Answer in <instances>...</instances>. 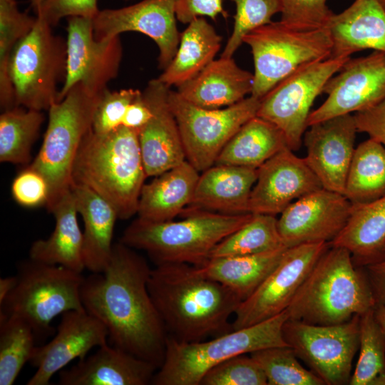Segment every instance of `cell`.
I'll use <instances>...</instances> for the list:
<instances>
[{
	"label": "cell",
	"mask_w": 385,
	"mask_h": 385,
	"mask_svg": "<svg viewBox=\"0 0 385 385\" xmlns=\"http://www.w3.org/2000/svg\"><path fill=\"white\" fill-rule=\"evenodd\" d=\"M150 271L144 257L119 241L105 270L84 277L81 297L85 310L106 327L111 345L158 369L168 333L148 290Z\"/></svg>",
	"instance_id": "1"
},
{
	"label": "cell",
	"mask_w": 385,
	"mask_h": 385,
	"mask_svg": "<svg viewBox=\"0 0 385 385\" xmlns=\"http://www.w3.org/2000/svg\"><path fill=\"white\" fill-rule=\"evenodd\" d=\"M148 290L170 337L196 342L232 330L230 318L242 302L230 289L186 263L155 265Z\"/></svg>",
	"instance_id": "2"
},
{
	"label": "cell",
	"mask_w": 385,
	"mask_h": 385,
	"mask_svg": "<svg viewBox=\"0 0 385 385\" xmlns=\"http://www.w3.org/2000/svg\"><path fill=\"white\" fill-rule=\"evenodd\" d=\"M146 178L138 130L124 125L103 134L91 129L78 148L71 172L72 185L93 190L114 207L120 220L137 214Z\"/></svg>",
	"instance_id": "3"
},
{
	"label": "cell",
	"mask_w": 385,
	"mask_h": 385,
	"mask_svg": "<svg viewBox=\"0 0 385 385\" xmlns=\"http://www.w3.org/2000/svg\"><path fill=\"white\" fill-rule=\"evenodd\" d=\"M364 267L345 248L329 245L286 309L288 319L315 325L346 322L374 309Z\"/></svg>",
	"instance_id": "4"
},
{
	"label": "cell",
	"mask_w": 385,
	"mask_h": 385,
	"mask_svg": "<svg viewBox=\"0 0 385 385\" xmlns=\"http://www.w3.org/2000/svg\"><path fill=\"white\" fill-rule=\"evenodd\" d=\"M179 221L153 222L138 217L124 230L120 242L144 250L155 265L205 263L214 247L246 224L252 213L227 215L189 210Z\"/></svg>",
	"instance_id": "5"
},
{
	"label": "cell",
	"mask_w": 385,
	"mask_h": 385,
	"mask_svg": "<svg viewBox=\"0 0 385 385\" xmlns=\"http://www.w3.org/2000/svg\"><path fill=\"white\" fill-rule=\"evenodd\" d=\"M286 310L252 326L232 330L208 341L178 342L167 337L163 362L156 371L153 385H200L205 374L235 356L263 349L288 346L282 329Z\"/></svg>",
	"instance_id": "6"
},
{
	"label": "cell",
	"mask_w": 385,
	"mask_h": 385,
	"mask_svg": "<svg viewBox=\"0 0 385 385\" xmlns=\"http://www.w3.org/2000/svg\"><path fill=\"white\" fill-rule=\"evenodd\" d=\"M16 276V286L0 304V314L25 320L36 339L53 333L51 322L57 316L84 309L82 273L29 258L19 263Z\"/></svg>",
	"instance_id": "7"
},
{
	"label": "cell",
	"mask_w": 385,
	"mask_h": 385,
	"mask_svg": "<svg viewBox=\"0 0 385 385\" xmlns=\"http://www.w3.org/2000/svg\"><path fill=\"white\" fill-rule=\"evenodd\" d=\"M101 94H94L78 83L48 110L41 146L29 165L41 172L49 184L48 211L71 190L73 164L84 137L92 129L93 113Z\"/></svg>",
	"instance_id": "8"
},
{
	"label": "cell",
	"mask_w": 385,
	"mask_h": 385,
	"mask_svg": "<svg viewBox=\"0 0 385 385\" xmlns=\"http://www.w3.org/2000/svg\"><path fill=\"white\" fill-rule=\"evenodd\" d=\"M66 58V39L54 35L52 26L36 16L33 29L16 43L10 58L16 106L43 111L57 102Z\"/></svg>",
	"instance_id": "9"
},
{
	"label": "cell",
	"mask_w": 385,
	"mask_h": 385,
	"mask_svg": "<svg viewBox=\"0 0 385 385\" xmlns=\"http://www.w3.org/2000/svg\"><path fill=\"white\" fill-rule=\"evenodd\" d=\"M242 42L250 47L253 56L251 96L259 99L301 67L329 58L332 48L327 28L300 31L279 21L252 30Z\"/></svg>",
	"instance_id": "10"
},
{
	"label": "cell",
	"mask_w": 385,
	"mask_h": 385,
	"mask_svg": "<svg viewBox=\"0 0 385 385\" xmlns=\"http://www.w3.org/2000/svg\"><path fill=\"white\" fill-rule=\"evenodd\" d=\"M168 101L179 127L186 160L198 172L215 165L227 143L257 115L260 105V99L250 95L227 107L203 108L170 89Z\"/></svg>",
	"instance_id": "11"
},
{
	"label": "cell",
	"mask_w": 385,
	"mask_h": 385,
	"mask_svg": "<svg viewBox=\"0 0 385 385\" xmlns=\"http://www.w3.org/2000/svg\"><path fill=\"white\" fill-rule=\"evenodd\" d=\"M349 58H329L301 67L260 99L257 116L277 126L292 150H299L312 106Z\"/></svg>",
	"instance_id": "12"
},
{
	"label": "cell",
	"mask_w": 385,
	"mask_h": 385,
	"mask_svg": "<svg viewBox=\"0 0 385 385\" xmlns=\"http://www.w3.org/2000/svg\"><path fill=\"white\" fill-rule=\"evenodd\" d=\"M359 322L360 315L333 325L287 319L283 337L325 385L349 384L352 361L359 347Z\"/></svg>",
	"instance_id": "13"
},
{
	"label": "cell",
	"mask_w": 385,
	"mask_h": 385,
	"mask_svg": "<svg viewBox=\"0 0 385 385\" xmlns=\"http://www.w3.org/2000/svg\"><path fill=\"white\" fill-rule=\"evenodd\" d=\"M329 243H306L287 247L276 267L234 314L232 330L252 326L287 309Z\"/></svg>",
	"instance_id": "14"
},
{
	"label": "cell",
	"mask_w": 385,
	"mask_h": 385,
	"mask_svg": "<svg viewBox=\"0 0 385 385\" xmlns=\"http://www.w3.org/2000/svg\"><path fill=\"white\" fill-rule=\"evenodd\" d=\"M66 73L60 89L61 101L76 83L100 94L118 74L123 57L119 36L98 41L93 35V19L68 18Z\"/></svg>",
	"instance_id": "15"
},
{
	"label": "cell",
	"mask_w": 385,
	"mask_h": 385,
	"mask_svg": "<svg viewBox=\"0 0 385 385\" xmlns=\"http://www.w3.org/2000/svg\"><path fill=\"white\" fill-rule=\"evenodd\" d=\"M326 100L311 111L308 126L370 108L385 98V52L349 58L326 83Z\"/></svg>",
	"instance_id": "16"
},
{
	"label": "cell",
	"mask_w": 385,
	"mask_h": 385,
	"mask_svg": "<svg viewBox=\"0 0 385 385\" xmlns=\"http://www.w3.org/2000/svg\"><path fill=\"white\" fill-rule=\"evenodd\" d=\"M175 5V0H142L122 8L100 10L93 19L94 37L103 41L128 31L143 34L156 43L158 67L164 70L180 42Z\"/></svg>",
	"instance_id": "17"
},
{
	"label": "cell",
	"mask_w": 385,
	"mask_h": 385,
	"mask_svg": "<svg viewBox=\"0 0 385 385\" xmlns=\"http://www.w3.org/2000/svg\"><path fill=\"white\" fill-rule=\"evenodd\" d=\"M351 206L343 194L324 188L296 200L277 219L284 245L331 243L345 227Z\"/></svg>",
	"instance_id": "18"
},
{
	"label": "cell",
	"mask_w": 385,
	"mask_h": 385,
	"mask_svg": "<svg viewBox=\"0 0 385 385\" xmlns=\"http://www.w3.org/2000/svg\"><path fill=\"white\" fill-rule=\"evenodd\" d=\"M56 334L47 344L35 347L29 363L36 368L27 385H48L52 376L69 364L83 359L94 347L108 342L106 327L85 309L62 314Z\"/></svg>",
	"instance_id": "19"
},
{
	"label": "cell",
	"mask_w": 385,
	"mask_h": 385,
	"mask_svg": "<svg viewBox=\"0 0 385 385\" xmlns=\"http://www.w3.org/2000/svg\"><path fill=\"white\" fill-rule=\"evenodd\" d=\"M322 188L304 158L286 148L257 168L249 212L275 216L296 200Z\"/></svg>",
	"instance_id": "20"
},
{
	"label": "cell",
	"mask_w": 385,
	"mask_h": 385,
	"mask_svg": "<svg viewBox=\"0 0 385 385\" xmlns=\"http://www.w3.org/2000/svg\"><path fill=\"white\" fill-rule=\"evenodd\" d=\"M304 158L322 188L344 195L358 133L354 115L335 116L308 126Z\"/></svg>",
	"instance_id": "21"
},
{
	"label": "cell",
	"mask_w": 385,
	"mask_h": 385,
	"mask_svg": "<svg viewBox=\"0 0 385 385\" xmlns=\"http://www.w3.org/2000/svg\"><path fill=\"white\" fill-rule=\"evenodd\" d=\"M169 90L155 78L143 91L152 113L148 122L138 131L147 178L157 176L187 160L179 127L168 104Z\"/></svg>",
	"instance_id": "22"
},
{
	"label": "cell",
	"mask_w": 385,
	"mask_h": 385,
	"mask_svg": "<svg viewBox=\"0 0 385 385\" xmlns=\"http://www.w3.org/2000/svg\"><path fill=\"white\" fill-rule=\"evenodd\" d=\"M69 369L58 372L61 385H147L158 369L108 342Z\"/></svg>",
	"instance_id": "23"
},
{
	"label": "cell",
	"mask_w": 385,
	"mask_h": 385,
	"mask_svg": "<svg viewBox=\"0 0 385 385\" xmlns=\"http://www.w3.org/2000/svg\"><path fill=\"white\" fill-rule=\"evenodd\" d=\"M327 29L332 41L329 58H348L367 49L385 52V10L379 0H355L334 14Z\"/></svg>",
	"instance_id": "24"
},
{
	"label": "cell",
	"mask_w": 385,
	"mask_h": 385,
	"mask_svg": "<svg viewBox=\"0 0 385 385\" xmlns=\"http://www.w3.org/2000/svg\"><path fill=\"white\" fill-rule=\"evenodd\" d=\"M199 176L190 210L227 215L249 212L257 168L215 164Z\"/></svg>",
	"instance_id": "25"
},
{
	"label": "cell",
	"mask_w": 385,
	"mask_h": 385,
	"mask_svg": "<svg viewBox=\"0 0 385 385\" xmlns=\"http://www.w3.org/2000/svg\"><path fill=\"white\" fill-rule=\"evenodd\" d=\"M253 79V73L238 66L232 57L220 56L194 78L177 87V92L196 106L222 108L251 95Z\"/></svg>",
	"instance_id": "26"
},
{
	"label": "cell",
	"mask_w": 385,
	"mask_h": 385,
	"mask_svg": "<svg viewBox=\"0 0 385 385\" xmlns=\"http://www.w3.org/2000/svg\"><path fill=\"white\" fill-rule=\"evenodd\" d=\"M198 173L185 160L144 184L138 201V217L163 222L182 213L192 200Z\"/></svg>",
	"instance_id": "27"
},
{
	"label": "cell",
	"mask_w": 385,
	"mask_h": 385,
	"mask_svg": "<svg viewBox=\"0 0 385 385\" xmlns=\"http://www.w3.org/2000/svg\"><path fill=\"white\" fill-rule=\"evenodd\" d=\"M71 190L76 210L84 225L83 253L85 267L91 273L102 272L111 255L118 214L108 202L90 188L73 185Z\"/></svg>",
	"instance_id": "28"
},
{
	"label": "cell",
	"mask_w": 385,
	"mask_h": 385,
	"mask_svg": "<svg viewBox=\"0 0 385 385\" xmlns=\"http://www.w3.org/2000/svg\"><path fill=\"white\" fill-rule=\"evenodd\" d=\"M48 212L55 218L54 230L48 238L32 243L29 258L82 273L86 269L83 237L72 190L63 195Z\"/></svg>",
	"instance_id": "29"
},
{
	"label": "cell",
	"mask_w": 385,
	"mask_h": 385,
	"mask_svg": "<svg viewBox=\"0 0 385 385\" xmlns=\"http://www.w3.org/2000/svg\"><path fill=\"white\" fill-rule=\"evenodd\" d=\"M331 246L346 249L355 265L365 267L385 258V196L351 206L349 220Z\"/></svg>",
	"instance_id": "30"
},
{
	"label": "cell",
	"mask_w": 385,
	"mask_h": 385,
	"mask_svg": "<svg viewBox=\"0 0 385 385\" xmlns=\"http://www.w3.org/2000/svg\"><path fill=\"white\" fill-rule=\"evenodd\" d=\"M287 248L251 255L211 257L193 266L198 274L226 286L243 302L276 267Z\"/></svg>",
	"instance_id": "31"
},
{
	"label": "cell",
	"mask_w": 385,
	"mask_h": 385,
	"mask_svg": "<svg viewBox=\"0 0 385 385\" xmlns=\"http://www.w3.org/2000/svg\"><path fill=\"white\" fill-rule=\"evenodd\" d=\"M222 37L204 18L188 24L180 34L177 51L157 78L168 87H178L197 75L220 49Z\"/></svg>",
	"instance_id": "32"
},
{
	"label": "cell",
	"mask_w": 385,
	"mask_h": 385,
	"mask_svg": "<svg viewBox=\"0 0 385 385\" xmlns=\"http://www.w3.org/2000/svg\"><path fill=\"white\" fill-rule=\"evenodd\" d=\"M286 148L289 147L282 131L256 115L230 139L215 164L258 168Z\"/></svg>",
	"instance_id": "33"
},
{
	"label": "cell",
	"mask_w": 385,
	"mask_h": 385,
	"mask_svg": "<svg viewBox=\"0 0 385 385\" xmlns=\"http://www.w3.org/2000/svg\"><path fill=\"white\" fill-rule=\"evenodd\" d=\"M344 195L353 205L385 196V147L372 138L355 148Z\"/></svg>",
	"instance_id": "34"
},
{
	"label": "cell",
	"mask_w": 385,
	"mask_h": 385,
	"mask_svg": "<svg viewBox=\"0 0 385 385\" xmlns=\"http://www.w3.org/2000/svg\"><path fill=\"white\" fill-rule=\"evenodd\" d=\"M45 119L42 111L21 106L3 111L0 115V161L29 165L31 148Z\"/></svg>",
	"instance_id": "35"
},
{
	"label": "cell",
	"mask_w": 385,
	"mask_h": 385,
	"mask_svg": "<svg viewBox=\"0 0 385 385\" xmlns=\"http://www.w3.org/2000/svg\"><path fill=\"white\" fill-rule=\"evenodd\" d=\"M284 247H287L279 235L275 216L253 214L246 224L214 247L210 258L257 255Z\"/></svg>",
	"instance_id": "36"
},
{
	"label": "cell",
	"mask_w": 385,
	"mask_h": 385,
	"mask_svg": "<svg viewBox=\"0 0 385 385\" xmlns=\"http://www.w3.org/2000/svg\"><path fill=\"white\" fill-rule=\"evenodd\" d=\"M36 16L21 12L16 0H0V106L1 111L16 106L9 73L10 58L16 43L34 27Z\"/></svg>",
	"instance_id": "37"
},
{
	"label": "cell",
	"mask_w": 385,
	"mask_h": 385,
	"mask_svg": "<svg viewBox=\"0 0 385 385\" xmlns=\"http://www.w3.org/2000/svg\"><path fill=\"white\" fill-rule=\"evenodd\" d=\"M36 336L31 327L15 315L0 314V385H12L29 362Z\"/></svg>",
	"instance_id": "38"
},
{
	"label": "cell",
	"mask_w": 385,
	"mask_h": 385,
	"mask_svg": "<svg viewBox=\"0 0 385 385\" xmlns=\"http://www.w3.org/2000/svg\"><path fill=\"white\" fill-rule=\"evenodd\" d=\"M359 356L350 385H385V332L374 309L360 316Z\"/></svg>",
	"instance_id": "39"
},
{
	"label": "cell",
	"mask_w": 385,
	"mask_h": 385,
	"mask_svg": "<svg viewBox=\"0 0 385 385\" xmlns=\"http://www.w3.org/2000/svg\"><path fill=\"white\" fill-rule=\"evenodd\" d=\"M250 354L263 371L267 385H325L299 362L289 346L269 347Z\"/></svg>",
	"instance_id": "40"
},
{
	"label": "cell",
	"mask_w": 385,
	"mask_h": 385,
	"mask_svg": "<svg viewBox=\"0 0 385 385\" xmlns=\"http://www.w3.org/2000/svg\"><path fill=\"white\" fill-rule=\"evenodd\" d=\"M235 4L234 27L222 53L232 57L243 43L244 37L252 30L272 22V18L281 11L280 0H230Z\"/></svg>",
	"instance_id": "41"
},
{
	"label": "cell",
	"mask_w": 385,
	"mask_h": 385,
	"mask_svg": "<svg viewBox=\"0 0 385 385\" xmlns=\"http://www.w3.org/2000/svg\"><path fill=\"white\" fill-rule=\"evenodd\" d=\"M200 385H267V381L251 356L241 354L212 368L203 376Z\"/></svg>",
	"instance_id": "42"
},
{
	"label": "cell",
	"mask_w": 385,
	"mask_h": 385,
	"mask_svg": "<svg viewBox=\"0 0 385 385\" xmlns=\"http://www.w3.org/2000/svg\"><path fill=\"white\" fill-rule=\"evenodd\" d=\"M327 0H280L279 21L292 29L310 31L327 28L334 13Z\"/></svg>",
	"instance_id": "43"
},
{
	"label": "cell",
	"mask_w": 385,
	"mask_h": 385,
	"mask_svg": "<svg viewBox=\"0 0 385 385\" xmlns=\"http://www.w3.org/2000/svg\"><path fill=\"white\" fill-rule=\"evenodd\" d=\"M140 92L133 88L114 91L106 88L102 93L95 109L92 130L96 133L103 134L122 125L127 108Z\"/></svg>",
	"instance_id": "44"
},
{
	"label": "cell",
	"mask_w": 385,
	"mask_h": 385,
	"mask_svg": "<svg viewBox=\"0 0 385 385\" xmlns=\"http://www.w3.org/2000/svg\"><path fill=\"white\" fill-rule=\"evenodd\" d=\"M11 192L14 201L27 208L46 207L50 198V187L46 178L30 165L14 178Z\"/></svg>",
	"instance_id": "45"
},
{
	"label": "cell",
	"mask_w": 385,
	"mask_h": 385,
	"mask_svg": "<svg viewBox=\"0 0 385 385\" xmlns=\"http://www.w3.org/2000/svg\"><path fill=\"white\" fill-rule=\"evenodd\" d=\"M99 11L98 0H44L36 14L53 27L65 17L93 19Z\"/></svg>",
	"instance_id": "46"
},
{
	"label": "cell",
	"mask_w": 385,
	"mask_h": 385,
	"mask_svg": "<svg viewBox=\"0 0 385 385\" xmlns=\"http://www.w3.org/2000/svg\"><path fill=\"white\" fill-rule=\"evenodd\" d=\"M224 0H175V10L177 20L189 24L194 19L207 16L213 20L221 14L227 16L223 8Z\"/></svg>",
	"instance_id": "47"
},
{
	"label": "cell",
	"mask_w": 385,
	"mask_h": 385,
	"mask_svg": "<svg viewBox=\"0 0 385 385\" xmlns=\"http://www.w3.org/2000/svg\"><path fill=\"white\" fill-rule=\"evenodd\" d=\"M357 131L365 133L385 147V98L376 106L354 114Z\"/></svg>",
	"instance_id": "48"
},
{
	"label": "cell",
	"mask_w": 385,
	"mask_h": 385,
	"mask_svg": "<svg viewBox=\"0 0 385 385\" xmlns=\"http://www.w3.org/2000/svg\"><path fill=\"white\" fill-rule=\"evenodd\" d=\"M151 115L150 108L140 91L127 108L122 125L139 131L148 122Z\"/></svg>",
	"instance_id": "49"
},
{
	"label": "cell",
	"mask_w": 385,
	"mask_h": 385,
	"mask_svg": "<svg viewBox=\"0 0 385 385\" xmlns=\"http://www.w3.org/2000/svg\"><path fill=\"white\" fill-rule=\"evenodd\" d=\"M376 305L385 306V258L364 267Z\"/></svg>",
	"instance_id": "50"
},
{
	"label": "cell",
	"mask_w": 385,
	"mask_h": 385,
	"mask_svg": "<svg viewBox=\"0 0 385 385\" xmlns=\"http://www.w3.org/2000/svg\"><path fill=\"white\" fill-rule=\"evenodd\" d=\"M16 276H9L0 279V304L14 289L16 284Z\"/></svg>",
	"instance_id": "51"
},
{
	"label": "cell",
	"mask_w": 385,
	"mask_h": 385,
	"mask_svg": "<svg viewBox=\"0 0 385 385\" xmlns=\"http://www.w3.org/2000/svg\"><path fill=\"white\" fill-rule=\"evenodd\" d=\"M374 314L376 320L385 332V306L376 305L374 307Z\"/></svg>",
	"instance_id": "52"
},
{
	"label": "cell",
	"mask_w": 385,
	"mask_h": 385,
	"mask_svg": "<svg viewBox=\"0 0 385 385\" xmlns=\"http://www.w3.org/2000/svg\"><path fill=\"white\" fill-rule=\"evenodd\" d=\"M44 0H31L32 9L36 14Z\"/></svg>",
	"instance_id": "53"
},
{
	"label": "cell",
	"mask_w": 385,
	"mask_h": 385,
	"mask_svg": "<svg viewBox=\"0 0 385 385\" xmlns=\"http://www.w3.org/2000/svg\"><path fill=\"white\" fill-rule=\"evenodd\" d=\"M380 4L383 7V9L385 10V0H379Z\"/></svg>",
	"instance_id": "54"
},
{
	"label": "cell",
	"mask_w": 385,
	"mask_h": 385,
	"mask_svg": "<svg viewBox=\"0 0 385 385\" xmlns=\"http://www.w3.org/2000/svg\"><path fill=\"white\" fill-rule=\"evenodd\" d=\"M126 1H128V0H126Z\"/></svg>",
	"instance_id": "55"
}]
</instances>
